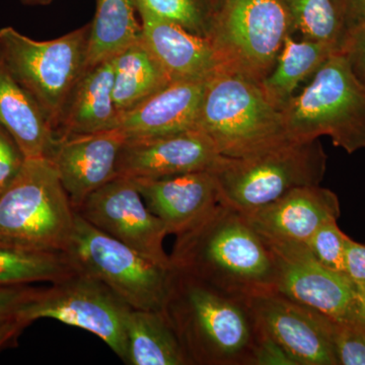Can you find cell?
Returning <instances> with one entry per match:
<instances>
[{
    "label": "cell",
    "mask_w": 365,
    "mask_h": 365,
    "mask_svg": "<svg viewBox=\"0 0 365 365\" xmlns=\"http://www.w3.org/2000/svg\"><path fill=\"white\" fill-rule=\"evenodd\" d=\"M128 365H189L162 312L132 309L126 323Z\"/></svg>",
    "instance_id": "cell-23"
},
{
    "label": "cell",
    "mask_w": 365,
    "mask_h": 365,
    "mask_svg": "<svg viewBox=\"0 0 365 365\" xmlns=\"http://www.w3.org/2000/svg\"><path fill=\"white\" fill-rule=\"evenodd\" d=\"M341 50L314 41L285 38L272 71L259 83L269 102L282 109L297 93L300 83L311 79L322 66Z\"/></svg>",
    "instance_id": "cell-22"
},
{
    "label": "cell",
    "mask_w": 365,
    "mask_h": 365,
    "mask_svg": "<svg viewBox=\"0 0 365 365\" xmlns=\"http://www.w3.org/2000/svg\"><path fill=\"white\" fill-rule=\"evenodd\" d=\"M347 30L365 21V0H344ZM347 31V32H348Z\"/></svg>",
    "instance_id": "cell-35"
},
{
    "label": "cell",
    "mask_w": 365,
    "mask_h": 365,
    "mask_svg": "<svg viewBox=\"0 0 365 365\" xmlns=\"http://www.w3.org/2000/svg\"><path fill=\"white\" fill-rule=\"evenodd\" d=\"M341 52L344 54L354 76L365 88V21L348 31Z\"/></svg>",
    "instance_id": "cell-32"
},
{
    "label": "cell",
    "mask_w": 365,
    "mask_h": 365,
    "mask_svg": "<svg viewBox=\"0 0 365 365\" xmlns=\"http://www.w3.org/2000/svg\"><path fill=\"white\" fill-rule=\"evenodd\" d=\"M345 273L354 281H365V245L348 239L346 244Z\"/></svg>",
    "instance_id": "cell-34"
},
{
    "label": "cell",
    "mask_w": 365,
    "mask_h": 365,
    "mask_svg": "<svg viewBox=\"0 0 365 365\" xmlns=\"http://www.w3.org/2000/svg\"><path fill=\"white\" fill-rule=\"evenodd\" d=\"M26 327L25 324L19 321L7 322L0 325V349L13 343Z\"/></svg>",
    "instance_id": "cell-37"
},
{
    "label": "cell",
    "mask_w": 365,
    "mask_h": 365,
    "mask_svg": "<svg viewBox=\"0 0 365 365\" xmlns=\"http://www.w3.org/2000/svg\"><path fill=\"white\" fill-rule=\"evenodd\" d=\"M294 34L280 0H223L209 39L223 71L260 83Z\"/></svg>",
    "instance_id": "cell-8"
},
{
    "label": "cell",
    "mask_w": 365,
    "mask_h": 365,
    "mask_svg": "<svg viewBox=\"0 0 365 365\" xmlns=\"http://www.w3.org/2000/svg\"><path fill=\"white\" fill-rule=\"evenodd\" d=\"M211 1H212L213 4H215V6H216V9H217L218 11V9H220V6H222L223 0H211Z\"/></svg>",
    "instance_id": "cell-39"
},
{
    "label": "cell",
    "mask_w": 365,
    "mask_h": 365,
    "mask_svg": "<svg viewBox=\"0 0 365 365\" xmlns=\"http://www.w3.org/2000/svg\"><path fill=\"white\" fill-rule=\"evenodd\" d=\"M262 240L272 257L274 292L334 321L350 319L354 280L347 274L322 265L307 244Z\"/></svg>",
    "instance_id": "cell-12"
},
{
    "label": "cell",
    "mask_w": 365,
    "mask_h": 365,
    "mask_svg": "<svg viewBox=\"0 0 365 365\" xmlns=\"http://www.w3.org/2000/svg\"><path fill=\"white\" fill-rule=\"evenodd\" d=\"M137 13L176 24L195 35L209 37L217 9L211 0H135Z\"/></svg>",
    "instance_id": "cell-28"
},
{
    "label": "cell",
    "mask_w": 365,
    "mask_h": 365,
    "mask_svg": "<svg viewBox=\"0 0 365 365\" xmlns=\"http://www.w3.org/2000/svg\"><path fill=\"white\" fill-rule=\"evenodd\" d=\"M76 212L150 260L170 267L163 241L167 228L150 212L130 178L117 176L83 201Z\"/></svg>",
    "instance_id": "cell-11"
},
{
    "label": "cell",
    "mask_w": 365,
    "mask_h": 365,
    "mask_svg": "<svg viewBox=\"0 0 365 365\" xmlns=\"http://www.w3.org/2000/svg\"><path fill=\"white\" fill-rule=\"evenodd\" d=\"M213 141L200 129L168 135L127 138L117 165V176L158 179L215 170L222 162Z\"/></svg>",
    "instance_id": "cell-14"
},
{
    "label": "cell",
    "mask_w": 365,
    "mask_h": 365,
    "mask_svg": "<svg viewBox=\"0 0 365 365\" xmlns=\"http://www.w3.org/2000/svg\"><path fill=\"white\" fill-rule=\"evenodd\" d=\"M133 180L146 206L169 235L193 227L220 204V190L211 170Z\"/></svg>",
    "instance_id": "cell-16"
},
{
    "label": "cell",
    "mask_w": 365,
    "mask_h": 365,
    "mask_svg": "<svg viewBox=\"0 0 365 365\" xmlns=\"http://www.w3.org/2000/svg\"><path fill=\"white\" fill-rule=\"evenodd\" d=\"M333 342L338 365H365V322L333 319Z\"/></svg>",
    "instance_id": "cell-30"
},
{
    "label": "cell",
    "mask_w": 365,
    "mask_h": 365,
    "mask_svg": "<svg viewBox=\"0 0 365 365\" xmlns=\"http://www.w3.org/2000/svg\"><path fill=\"white\" fill-rule=\"evenodd\" d=\"M0 125L25 158H49L57 143L51 125L16 81L0 53Z\"/></svg>",
    "instance_id": "cell-21"
},
{
    "label": "cell",
    "mask_w": 365,
    "mask_h": 365,
    "mask_svg": "<svg viewBox=\"0 0 365 365\" xmlns=\"http://www.w3.org/2000/svg\"><path fill=\"white\" fill-rule=\"evenodd\" d=\"M350 319L365 322V281H354V297Z\"/></svg>",
    "instance_id": "cell-36"
},
{
    "label": "cell",
    "mask_w": 365,
    "mask_h": 365,
    "mask_svg": "<svg viewBox=\"0 0 365 365\" xmlns=\"http://www.w3.org/2000/svg\"><path fill=\"white\" fill-rule=\"evenodd\" d=\"M113 86L114 58L86 68L67 101L57 139L118 128L120 115Z\"/></svg>",
    "instance_id": "cell-20"
},
{
    "label": "cell",
    "mask_w": 365,
    "mask_h": 365,
    "mask_svg": "<svg viewBox=\"0 0 365 365\" xmlns=\"http://www.w3.org/2000/svg\"><path fill=\"white\" fill-rule=\"evenodd\" d=\"M66 254H40L0 247V287L51 283L76 270Z\"/></svg>",
    "instance_id": "cell-27"
},
{
    "label": "cell",
    "mask_w": 365,
    "mask_h": 365,
    "mask_svg": "<svg viewBox=\"0 0 365 365\" xmlns=\"http://www.w3.org/2000/svg\"><path fill=\"white\" fill-rule=\"evenodd\" d=\"M198 129L223 157L241 158L287 143L282 113L274 107L259 83L220 71L207 81Z\"/></svg>",
    "instance_id": "cell-5"
},
{
    "label": "cell",
    "mask_w": 365,
    "mask_h": 365,
    "mask_svg": "<svg viewBox=\"0 0 365 365\" xmlns=\"http://www.w3.org/2000/svg\"><path fill=\"white\" fill-rule=\"evenodd\" d=\"M90 24L49 41L34 40L13 26L0 29V53L56 135L62 113L86 69ZM57 138V137H56Z\"/></svg>",
    "instance_id": "cell-7"
},
{
    "label": "cell",
    "mask_w": 365,
    "mask_h": 365,
    "mask_svg": "<svg viewBox=\"0 0 365 365\" xmlns=\"http://www.w3.org/2000/svg\"><path fill=\"white\" fill-rule=\"evenodd\" d=\"M135 0H96L90 24L86 68L115 58L141 40Z\"/></svg>",
    "instance_id": "cell-24"
},
{
    "label": "cell",
    "mask_w": 365,
    "mask_h": 365,
    "mask_svg": "<svg viewBox=\"0 0 365 365\" xmlns=\"http://www.w3.org/2000/svg\"><path fill=\"white\" fill-rule=\"evenodd\" d=\"M21 4L28 6H45L51 4L54 0H19Z\"/></svg>",
    "instance_id": "cell-38"
},
{
    "label": "cell",
    "mask_w": 365,
    "mask_h": 365,
    "mask_svg": "<svg viewBox=\"0 0 365 365\" xmlns=\"http://www.w3.org/2000/svg\"><path fill=\"white\" fill-rule=\"evenodd\" d=\"M139 18L141 40L170 81H206L223 71L209 38L148 14H139Z\"/></svg>",
    "instance_id": "cell-18"
},
{
    "label": "cell",
    "mask_w": 365,
    "mask_h": 365,
    "mask_svg": "<svg viewBox=\"0 0 365 365\" xmlns=\"http://www.w3.org/2000/svg\"><path fill=\"white\" fill-rule=\"evenodd\" d=\"M76 212L51 160L26 158L0 192V247L66 254Z\"/></svg>",
    "instance_id": "cell-3"
},
{
    "label": "cell",
    "mask_w": 365,
    "mask_h": 365,
    "mask_svg": "<svg viewBox=\"0 0 365 365\" xmlns=\"http://www.w3.org/2000/svg\"><path fill=\"white\" fill-rule=\"evenodd\" d=\"M327 157L319 139L289 140L241 158L225 157L215 170L220 203L247 215L299 187L321 185Z\"/></svg>",
    "instance_id": "cell-6"
},
{
    "label": "cell",
    "mask_w": 365,
    "mask_h": 365,
    "mask_svg": "<svg viewBox=\"0 0 365 365\" xmlns=\"http://www.w3.org/2000/svg\"><path fill=\"white\" fill-rule=\"evenodd\" d=\"M172 81L143 40L119 53L114 58V95L121 116Z\"/></svg>",
    "instance_id": "cell-25"
},
{
    "label": "cell",
    "mask_w": 365,
    "mask_h": 365,
    "mask_svg": "<svg viewBox=\"0 0 365 365\" xmlns=\"http://www.w3.org/2000/svg\"><path fill=\"white\" fill-rule=\"evenodd\" d=\"M249 302L263 330L294 365H338L332 319L275 292L256 295Z\"/></svg>",
    "instance_id": "cell-13"
},
{
    "label": "cell",
    "mask_w": 365,
    "mask_h": 365,
    "mask_svg": "<svg viewBox=\"0 0 365 365\" xmlns=\"http://www.w3.org/2000/svg\"><path fill=\"white\" fill-rule=\"evenodd\" d=\"M38 289L32 284L0 287V325L16 321L19 311L35 297Z\"/></svg>",
    "instance_id": "cell-31"
},
{
    "label": "cell",
    "mask_w": 365,
    "mask_h": 365,
    "mask_svg": "<svg viewBox=\"0 0 365 365\" xmlns=\"http://www.w3.org/2000/svg\"><path fill=\"white\" fill-rule=\"evenodd\" d=\"M0 192H1V190H0Z\"/></svg>",
    "instance_id": "cell-40"
},
{
    "label": "cell",
    "mask_w": 365,
    "mask_h": 365,
    "mask_svg": "<svg viewBox=\"0 0 365 365\" xmlns=\"http://www.w3.org/2000/svg\"><path fill=\"white\" fill-rule=\"evenodd\" d=\"M127 140L121 129L57 139L49 158L74 210L93 192L117 177L120 153Z\"/></svg>",
    "instance_id": "cell-15"
},
{
    "label": "cell",
    "mask_w": 365,
    "mask_h": 365,
    "mask_svg": "<svg viewBox=\"0 0 365 365\" xmlns=\"http://www.w3.org/2000/svg\"><path fill=\"white\" fill-rule=\"evenodd\" d=\"M281 113L290 140L328 136L349 155L365 150V88L341 51L327 60Z\"/></svg>",
    "instance_id": "cell-4"
},
{
    "label": "cell",
    "mask_w": 365,
    "mask_h": 365,
    "mask_svg": "<svg viewBox=\"0 0 365 365\" xmlns=\"http://www.w3.org/2000/svg\"><path fill=\"white\" fill-rule=\"evenodd\" d=\"M160 312L189 365H256L262 328L249 299L170 267Z\"/></svg>",
    "instance_id": "cell-1"
},
{
    "label": "cell",
    "mask_w": 365,
    "mask_h": 365,
    "mask_svg": "<svg viewBox=\"0 0 365 365\" xmlns=\"http://www.w3.org/2000/svg\"><path fill=\"white\" fill-rule=\"evenodd\" d=\"M349 237L338 227L337 220H329L312 235L307 247L326 268L345 273L346 244Z\"/></svg>",
    "instance_id": "cell-29"
},
{
    "label": "cell",
    "mask_w": 365,
    "mask_h": 365,
    "mask_svg": "<svg viewBox=\"0 0 365 365\" xmlns=\"http://www.w3.org/2000/svg\"><path fill=\"white\" fill-rule=\"evenodd\" d=\"M131 309L104 283L76 268L49 287H39L16 319L26 327L40 319L78 327L100 338L125 362L126 323Z\"/></svg>",
    "instance_id": "cell-10"
},
{
    "label": "cell",
    "mask_w": 365,
    "mask_h": 365,
    "mask_svg": "<svg viewBox=\"0 0 365 365\" xmlns=\"http://www.w3.org/2000/svg\"><path fill=\"white\" fill-rule=\"evenodd\" d=\"M66 255L76 268L104 283L131 309L162 311L170 267L150 260L78 213Z\"/></svg>",
    "instance_id": "cell-9"
},
{
    "label": "cell",
    "mask_w": 365,
    "mask_h": 365,
    "mask_svg": "<svg viewBox=\"0 0 365 365\" xmlns=\"http://www.w3.org/2000/svg\"><path fill=\"white\" fill-rule=\"evenodd\" d=\"M207 81H172L120 116L127 138H146L198 129Z\"/></svg>",
    "instance_id": "cell-19"
},
{
    "label": "cell",
    "mask_w": 365,
    "mask_h": 365,
    "mask_svg": "<svg viewBox=\"0 0 365 365\" xmlns=\"http://www.w3.org/2000/svg\"><path fill=\"white\" fill-rule=\"evenodd\" d=\"M340 201L321 185L292 190L274 202L246 216L264 239L307 244L323 223L338 220Z\"/></svg>",
    "instance_id": "cell-17"
},
{
    "label": "cell",
    "mask_w": 365,
    "mask_h": 365,
    "mask_svg": "<svg viewBox=\"0 0 365 365\" xmlns=\"http://www.w3.org/2000/svg\"><path fill=\"white\" fill-rule=\"evenodd\" d=\"M302 39L342 49L347 35L344 0H280Z\"/></svg>",
    "instance_id": "cell-26"
},
{
    "label": "cell",
    "mask_w": 365,
    "mask_h": 365,
    "mask_svg": "<svg viewBox=\"0 0 365 365\" xmlns=\"http://www.w3.org/2000/svg\"><path fill=\"white\" fill-rule=\"evenodd\" d=\"M170 267L237 297L274 292L270 251L246 216L218 204L193 227L176 235Z\"/></svg>",
    "instance_id": "cell-2"
},
{
    "label": "cell",
    "mask_w": 365,
    "mask_h": 365,
    "mask_svg": "<svg viewBox=\"0 0 365 365\" xmlns=\"http://www.w3.org/2000/svg\"><path fill=\"white\" fill-rule=\"evenodd\" d=\"M25 160L13 137L0 125V190L18 174Z\"/></svg>",
    "instance_id": "cell-33"
}]
</instances>
